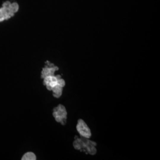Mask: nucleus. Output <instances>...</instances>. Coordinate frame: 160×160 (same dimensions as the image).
Returning <instances> with one entry per match:
<instances>
[{
    "mask_svg": "<svg viewBox=\"0 0 160 160\" xmlns=\"http://www.w3.org/2000/svg\"><path fill=\"white\" fill-rule=\"evenodd\" d=\"M59 68L57 66H52V67H49V66H46L43 68L42 71V75H41V78H45V77L47 76H52L54 75V73L55 71L58 70Z\"/></svg>",
    "mask_w": 160,
    "mask_h": 160,
    "instance_id": "39448f33",
    "label": "nucleus"
},
{
    "mask_svg": "<svg viewBox=\"0 0 160 160\" xmlns=\"http://www.w3.org/2000/svg\"><path fill=\"white\" fill-rule=\"evenodd\" d=\"M77 130L83 137L90 138L91 137V133L90 128L82 119H80L78 121V123L77 125Z\"/></svg>",
    "mask_w": 160,
    "mask_h": 160,
    "instance_id": "7ed1b4c3",
    "label": "nucleus"
},
{
    "mask_svg": "<svg viewBox=\"0 0 160 160\" xmlns=\"http://www.w3.org/2000/svg\"><path fill=\"white\" fill-rule=\"evenodd\" d=\"M61 78V75L47 76L44 78L43 84L46 86L48 90L51 91L52 88L58 84V80Z\"/></svg>",
    "mask_w": 160,
    "mask_h": 160,
    "instance_id": "20e7f679",
    "label": "nucleus"
},
{
    "mask_svg": "<svg viewBox=\"0 0 160 160\" xmlns=\"http://www.w3.org/2000/svg\"><path fill=\"white\" fill-rule=\"evenodd\" d=\"M75 141L73 142V146L75 150H80L81 152L90 155H95L96 154L97 150L96 146L97 145V144L95 142L83 137L81 138L75 137Z\"/></svg>",
    "mask_w": 160,
    "mask_h": 160,
    "instance_id": "f257e3e1",
    "label": "nucleus"
},
{
    "mask_svg": "<svg viewBox=\"0 0 160 160\" xmlns=\"http://www.w3.org/2000/svg\"><path fill=\"white\" fill-rule=\"evenodd\" d=\"M10 4H11V2H10L9 1H6V2H5L3 3L2 7H8L10 5Z\"/></svg>",
    "mask_w": 160,
    "mask_h": 160,
    "instance_id": "9d476101",
    "label": "nucleus"
},
{
    "mask_svg": "<svg viewBox=\"0 0 160 160\" xmlns=\"http://www.w3.org/2000/svg\"><path fill=\"white\" fill-rule=\"evenodd\" d=\"M36 159V157L34 154L30 152L27 153L26 154H25L21 159L22 160H35Z\"/></svg>",
    "mask_w": 160,
    "mask_h": 160,
    "instance_id": "0eeeda50",
    "label": "nucleus"
},
{
    "mask_svg": "<svg viewBox=\"0 0 160 160\" xmlns=\"http://www.w3.org/2000/svg\"><path fill=\"white\" fill-rule=\"evenodd\" d=\"M9 9L13 13L16 12L18 9V4L16 3V2H13L12 4L11 3V4H10V5L9 7Z\"/></svg>",
    "mask_w": 160,
    "mask_h": 160,
    "instance_id": "6e6552de",
    "label": "nucleus"
},
{
    "mask_svg": "<svg viewBox=\"0 0 160 160\" xmlns=\"http://www.w3.org/2000/svg\"><path fill=\"white\" fill-rule=\"evenodd\" d=\"M53 116L57 122L61 123L62 125H65L67 119V112L65 107L61 104L56 107L53 109Z\"/></svg>",
    "mask_w": 160,
    "mask_h": 160,
    "instance_id": "f03ea898",
    "label": "nucleus"
},
{
    "mask_svg": "<svg viewBox=\"0 0 160 160\" xmlns=\"http://www.w3.org/2000/svg\"><path fill=\"white\" fill-rule=\"evenodd\" d=\"M62 88L63 87L57 84L52 90V91H53V96L55 98H59L61 96L62 93Z\"/></svg>",
    "mask_w": 160,
    "mask_h": 160,
    "instance_id": "423d86ee",
    "label": "nucleus"
},
{
    "mask_svg": "<svg viewBox=\"0 0 160 160\" xmlns=\"http://www.w3.org/2000/svg\"><path fill=\"white\" fill-rule=\"evenodd\" d=\"M58 85H59V86H61L62 87H64L65 86V82L64 80L62 79L61 78L58 79Z\"/></svg>",
    "mask_w": 160,
    "mask_h": 160,
    "instance_id": "1a4fd4ad",
    "label": "nucleus"
}]
</instances>
